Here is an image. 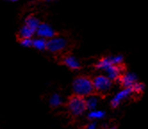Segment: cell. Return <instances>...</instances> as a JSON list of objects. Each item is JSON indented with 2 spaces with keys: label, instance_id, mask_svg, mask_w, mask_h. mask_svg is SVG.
<instances>
[{
  "label": "cell",
  "instance_id": "cell-16",
  "mask_svg": "<svg viewBox=\"0 0 148 129\" xmlns=\"http://www.w3.org/2000/svg\"><path fill=\"white\" fill-rule=\"evenodd\" d=\"M145 85L141 82H136L132 87H131V89L133 91V94L134 95H139L141 94L144 91H145Z\"/></svg>",
  "mask_w": 148,
  "mask_h": 129
},
{
  "label": "cell",
  "instance_id": "cell-15",
  "mask_svg": "<svg viewBox=\"0 0 148 129\" xmlns=\"http://www.w3.org/2000/svg\"><path fill=\"white\" fill-rule=\"evenodd\" d=\"M105 112L103 111H97V110H93L90 111V112L88 115V117L90 120H95V119H101L104 117Z\"/></svg>",
  "mask_w": 148,
  "mask_h": 129
},
{
  "label": "cell",
  "instance_id": "cell-17",
  "mask_svg": "<svg viewBox=\"0 0 148 129\" xmlns=\"http://www.w3.org/2000/svg\"><path fill=\"white\" fill-rule=\"evenodd\" d=\"M50 106L52 107V108H57V107H59L61 104H62V98L61 96L57 94H53L51 96L50 98Z\"/></svg>",
  "mask_w": 148,
  "mask_h": 129
},
{
  "label": "cell",
  "instance_id": "cell-9",
  "mask_svg": "<svg viewBox=\"0 0 148 129\" xmlns=\"http://www.w3.org/2000/svg\"><path fill=\"white\" fill-rule=\"evenodd\" d=\"M62 63L64 64L66 67H68L70 70H80L81 66L79 62V61L72 55H66L62 58Z\"/></svg>",
  "mask_w": 148,
  "mask_h": 129
},
{
  "label": "cell",
  "instance_id": "cell-7",
  "mask_svg": "<svg viewBox=\"0 0 148 129\" xmlns=\"http://www.w3.org/2000/svg\"><path fill=\"white\" fill-rule=\"evenodd\" d=\"M117 81H119L122 87H131L136 82H137V77L135 73L124 71Z\"/></svg>",
  "mask_w": 148,
  "mask_h": 129
},
{
  "label": "cell",
  "instance_id": "cell-22",
  "mask_svg": "<svg viewBox=\"0 0 148 129\" xmlns=\"http://www.w3.org/2000/svg\"><path fill=\"white\" fill-rule=\"evenodd\" d=\"M45 1H47L48 2V1H51V0H45Z\"/></svg>",
  "mask_w": 148,
  "mask_h": 129
},
{
  "label": "cell",
  "instance_id": "cell-12",
  "mask_svg": "<svg viewBox=\"0 0 148 129\" xmlns=\"http://www.w3.org/2000/svg\"><path fill=\"white\" fill-rule=\"evenodd\" d=\"M47 40L46 38H35L32 41V46L39 51H43V50H47Z\"/></svg>",
  "mask_w": 148,
  "mask_h": 129
},
{
  "label": "cell",
  "instance_id": "cell-8",
  "mask_svg": "<svg viewBox=\"0 0 148 129\" xmlns=\"http://www.w3.org/2000/svg\"><path fill=\"white\" fill-rule=\"evenodd\" d=\"M107 74V77L112 80V81H117L118 78H120L121 75L125 71V67L123 64H112L109 68H107L104 70Z\"/></svg>",
  "mask_w": 148,
  "mask_h": 129
},
{
  "label": "cell",
  "instance_id": "cell-20",
  "mask_svg": "<svg viewBox=\"0 0 148 129\" xmlns=\"http://www.w3.org/2000/svg\"><path fill=\"white\" fill-rule=\"evenodd\" d=\"M87 128H96V123L93 122V123L89 124L88 126H87Z\"/></svg>",
  "mask_w": 148,
  "mask_h": 129
},
{
  "label": "cell",
  "instance_id": "cell-2",
  "mask_svg": "<svg viewBox=\"0 0 148 129\" xmlns=\"http://www.w3.org/2000/svg\"><path fill=\"white\" fill-rule=\"evenodd\" d=\"M67 108H68L69 112L71 114V116L73 117L81 116L87 111V104H86L85 97L74 94L68 100Z\"/></svg>",
  "mask_w": 148,
  "mask_h": 129
},
{
  "label": "cell",
  "instance_id": "cell-11",
  "mask_svg": "<svg viewBox=\"0 0 148 129\" xmlns=\"http://www.w3.org/2000/svg\"><path fill=\"white\" fill-rule=\"evenodd\" d=\"M112 59H111V56H105V57H103L101 58L97 63L95 65L97 70H105L107 68H109L111 65H112Z\"/></svg>",
  "mask_w": 148,
  "mask_h": 129
},
{
  "label": "cell",
  "instance_id": "cell-3",
  "mask_svg": "<svg viewBox=\"0 0 148 129\" xmlns=\"http://www.w3.org/2000/svg\"><path fill=\"white\" fill-rule=\"evenodd\" d=\"M92 81L95 92L100 94H107L111 90L113 83L112 80H111L107 76H104V75H98L94 79H92Z\"/></svg>",
  "mask_w": 148,
  "mask_h": 129
},
{
  "label": "cell",
  "instance_id": "cell-13",
  "mask_svg": "<svg viewBox=\"0 0 148 129\" xmlns=\"http://www.w3.org/2000/svg\"><path fill=\"white\" fill-rule=\"evenodd\" d=\"M39 23H40V21L38 20V19L37 17H35L33 15H29L25 20V23L24 24L36 30L38 26L39 25Z\"/></svg>",
  "mask_w": 148,
  "mask_h": 129
},
{
  "label": "cell",
  "instance_id": "cell-18",
  "mask_svg": "<svg viewBox=\"0 0 148 129\" xmlns=\"http://www.w3.org/2000/svg\"><path fill=\"white\" fill-rule=\"evenodd\" d=\"M111 59H112V63H113V64H116V65H118V64H123L124 58H123V56L121 55H114V56H111Z\"/></svg>",
  "mask_w": 148,
  "mask_h": 129
},
{
  "label": "cell",
  "instance_id": "cell-21",
  "mask_svg": "<svg viewBox=\"0 0 148 129\" xmlns=\"http://www.w3.org/2000/svg\"><path fill=\"white\" fill-rule=\"evenodd\" d=\"M7 1H11V2H16V1H19V0H7Z\"/></svg>",
  "mask_w": 148,
  "mask_h": 129
},
{
  "label": "cell",
  "instance_id": "cell-5",
  "mask_svg": "<svg viewBox=\"0 0 148 129\" xmlns=\"http://www.w3.org/2000/svg\"><path fill=\"white\" fill-rule=\"evenodd\" d=\"M133 91L131 87H123L122 90L118 92L111 101V107L112 109H116L120 106L121 102L130 98L133 96Z\"/></svg>",
  "mask_w": 148,
  "mask_h": 129
},
{
  "label": "cell",
  "instance_id": "cell-19",
  "mask_svg": "<svg viewBox=\"0 0 148 129\" xmlns=\"http://www.w3.org/2000/svg\"><path fill=\"white\" fill-rule=\"evenodd\" d=\"M32 38H21L20 42H21V45L25 46V47H30L32 46Z\"/></svg>",
  "mask_w": 148,
  "mask_h": 129
},
{
  "label": "cell",
  "instance_id": "cell-4",
  "mask_svg": "<svg viewBox=\"0 0 148 129\" xmlns=\"http://www.w3.org/2000/svg\"><path fill=\"white\" fill-rule=\"evenodd\" d=\"M66 46L67 41L64 38H58L56 36L47 40V50L54 53H60L62 50H64Z\"/></svg>",
  "mask_w": 148,
  "mask_h": 129
},
{
  "label": "cell",
  "instance_id": "cell-6",
  "mask_svg": "<svg viewBox=\"0 0 148 129\" xmlns=\"http://www.w3.org/2000/svg\"><path fill=\"white\" fill-rule=\"evenodd\" d=\"M36 34L39 38H43L46 39H49L51 38H54L57 35L56 31L53 29L51 26H49L47 23H39L36 29Z\"/></svg>",
  "mask_w": 148,
  "mask_h": 129
},
{
  "label": "cell",
  "instance_id": "cell-14",
  "mask_svg": "<svg viewBox=\"0 0 148 129\" xmlns=\"http://www.w3.org/2000/svg\"><path fill=\"white\" fill-rule=\"evenodd\" d=\"M88 99H86V104H87V110L88 111H93L96 110L97 106V98L96 96H94V94H91L88 96Z\"/></svg>",
  "mask_w": 148,
  "mask_h": 129
},
{
  "label": "cell",
  "instance_id": "cell-10",
  "mask_svg": "<svg viewBox=\"0 0 148 129\" xmlns=\"http://www.w3.org/2000/svg\"><path fill=\"white\" fill-rule=\"evenodd\" d=\"M36 33V30L29 28V26L25 25L19 30V33H18V37H19V39L21 38H31L34 34Z\"/></svg>",
  "mask_w": 148,
  "mask_h": 129
},
{
  "label": "cell",
  "instance_id": "cell-1",
  "mask_svg": "<svg viewBox=\"0 0 148 129\" xmlns=\"http://www.w3.org/2000/svg\"><path fill=\"white\" fill-rule=\"evenodd\" d=\"M72 90L75 94L83 96V97H88L91 94H96L92 79L85 76L78 77L73 80Z\"/></svg>",
  "mask_w": 148,
  "mask_h": 129
}]
</instances>
